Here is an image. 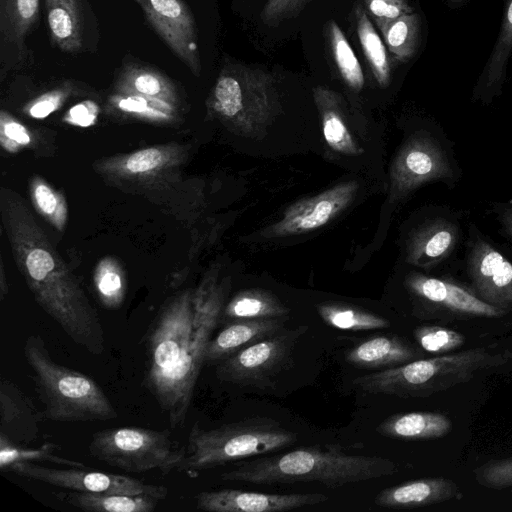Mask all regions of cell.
<instances>
[{
    "mask_svg": "<svg viewBox=\"0 0 512 512\" xmlns=\"http://www.w3.org/2000/svg\"><path fill=\"white\" fill-rule=\"evenodd\" d=\"M223 300L222 289L207 283L185 290L163 305L146 334L144 386L173 428L187 417Z\"/></svg>",
    "mask_w": 512,
    "mask_h": 512,
    "instance_id": "cell-1",
    "label": "cell"
},
{
    "mask_svg": "<svg viewBox=\"0 0 512 512\" xmlns=\"http://www.w3.org/2000/svg\"><path fill=\"white\" fill-rule=\"evenodd\" d=\"M0 212L14 261L38 305L77 345L93 355L104 353L105 332L96 309L26 202L3 187Z\"/></svg>",
    "mask_w": 512,
    "mask_h": 512,
    "instance_id": "cell-2",
    "label": "cell"
},
{
    "mask_svg": "<svg viewBox=\"0 0 512 512\" xmlns=\"http://www.w3.org/2000/svg\"><path fill=\"white\" fill-rule=\"evenodd\" d=\"M396 472L397 464L389 458L348 454L339 445L326 444L240 462L224 472L221 479L254 484L319 482L338 488Z\"/></svg>",
    "mask_w": 512,
    "mask_h": 512,
    "instance_id": "cell-3",
    "label": "cell"
},
{
    "mask_svg": "<svg viewBox=\"0 0 512 512\" xmlns=\"http://www.w3.org/2000/svg\"><path fill=\"white\" fill-rule=\"evenodd\" d=\"M507 352L475 347L429 359H416L357 377L353 383L370 394L401 398L428 397L469 382L484 370L505 364Z\"/></svg>",
    "mask_w": 512,
    "mask_h": 512,
    "instance_id": "cell-4",
    "label": "cell"
},
{
    "mask_svg": "<svg viewBox=\"0 0 512 512\" xmlns=\"http://www.w3.org/2000/svg\"><path fill=\"white\" fill-rule=\"evenodd\" d=\"M23 352L33 372L36 392L44 404L43 415L46 418L59 422H84L118 417L101 387L91 377L54 361L41 336L29 335Z\"/></svg>",
    "mask_w": 512,
    "mask_h": 512,
    "instance_id": "cell-5",
    "label": "cell"
},
{
    "mask_svg": "<svg viewBox=\"0 0 512 512\" xmlns=\"http://www.w3.org/2000/svg\"><path fill=\"white\" fill-rule=\"evenodd\" d=\"M297 439L296 432L267 416L250 417L213 429H203L195 424L188 436L186 456L180 470L215 468L285 448Z\"/></svg>",
    "mask_w": 512,
    "mask_h": 512,
    "instance_id": "cell-6",
    "label": "cell"
},
{
    "mask_svg": "<svg viewBox=\"0 0 512 512\" xmlns=\"http://www.w3.org/2000/svg\"><path fill=\"white\" fill-rule=\"evenodd\" d=\"M88 448L97 460L133 473L158 469L167 474L180 470L186 456V451L172 441L169 431L139 427L97 431Z\"/></svg>",
    "mask_w": 512,
    "mask_h": 512,
    "instance_id": "cell-7",
    "label": "cell"
},
{
    "mask_svg": "<svg viewBox=\"0 0 512 512\" xmlns=\"http://www.w3.org/2000/svg\"><path fill=\"white\" fill-rule=\"evenodd\" d=\"M209 102L221 118L248 123L268 118L278 105V96L270 73L229 62L223 66Z\"/></svg>",
    "mask_w": 512,
    "mask_h": 512,
    "instance_id": "cell-8",
    "label": "cell"
},
{
    "mask_svg": "<svg viewBox=\"0 0 512 512\" xmlns=\"http://www.w3.org/2000/svg\"><path fill=\"white\" fill-rule=\"evenodd\" d=\"M307 325L283 328L219 362L216 376L224 382L256 389L273 386L276 378L292 364V356Z\"/></svg>",
    "mask_w": 512,
    "mask_h": 512,
    "instance_id": "cell-9",
    "label": "cell"
},
{
    "mask_svg": "<svg viewBox=\"0 0 512 512\" xmlns=\"http://www.w3.org/2000/svg\"><path fill=\"white\" fill-rule=\"evenodd\" d=\"M459 177L460 169L447 138L424 130L408 139L392 172L393 187L399 195L433 181L452 185Z\"/></svg>",
    "mask_w": 512,
    "mask_h": 512,
    "instance_id": "cell-10",
    "label": "cell"
},
{
    "mask_svg": "<svg viewBox=\"0 0 512 512\" xmlns=\"http://www.w3.org/2000/svg\"><path fill=\"white\" fill-rule=\"evenodd\" d=\"M5 470L21 477L78 492L152 495L161 500L168 494L165 486L147 484L133 477L87 468L58 469L32 462H16L7 466Z\"/></svg>",
    "mask_w": 512,
    "mask_h": 512,
    "instance_id": "cell-11",
    "label": "cell"
},
{
    "mask_svg": "<svg viewBox=\"0 0 512 512\" xmlns=\"http://www.w3.org/2000/svg\"><path fill=\"white\" fill-rule=\"evenodd\" d=\"M474 294L502 309L512 308V263L471 225L466 255Z\"/></svg>",
    "mask_w": 512,
    "mask_h": 512,
    "instance_id": "cell-12",
    "label": "cell"
},
{
    "mask_svg": "<svg viewBox=\"0 0 512 512\" xmlns=\"http://www.w3.org/2000/svg\"><path fill=\"white\" fill-rule=\"evenodd\" d=\"M149 24L172 52L196 76L201 62L194 17L183 0H134Z\"/></svg>",
    "mask_w": 512,
    "mask_h": 512,
    "instance_id": "cell-13",
    "label": "cell"
},
{
    "mask_svg": "<svg viewBox=\"0 0 512 512\" xmlns=\"http://www.w3.org/2000/svg\"><path fill=\"white\" fill-rule=\"evenodd\" d=\"M322 493L271 494L238 489L203 491L195 496L198 510L206 512H280L326 502Z\"/></svg>",
    "mask_w": 512,
    "mask_h": 512,
    "instance_id": "cell-14",
    "label": "cell"
},
{
    "mask_svg": "<svg viewBox=\"0 0 512 512\" xmlns=\"http://www.w3.org/2000/svg\"><path fill=\"white\" fill-rule=\"evenodd\" d=\"M358 187L356 181L344 182L291 205L266 234L274 237L295 235L325 225L350 204Z\"/></svg>",
    "mask_w": 512,
    "mask_h": 512,
    "instance_id": "cell-15",
    "label": "cell"
},
{
    "mask_svg": "<svg viewBox=\"0 0 512 512\" xmlns=\"http://www.w3.org/2000/svg\"><path fill=\"white\" fill-rule=\"evenodd\" d=\"M461 237L457 214L447 208L434 211L412 234L408 243V259L417 266L429 268L449 258Z\"/></svg>",
    "mask_w": 512,
    "mask_h": 512,
    "instance_id": "cell-16",
    "label": "cell"
},
{
    "mask_svg": "<svg viewBox=\"0 0 512 512\" xmlns=\"http://www.w3.org/2000/svg\"><path fill=\"white\" fill-rule=\"evenodd\" d=\"M406 286L420 302L452 313L489 318L506 313L482 301L466 288L441 278L412 273L406 279Z\"/></svg>",
    "mask_w": 512,
    "mask_h": 512,
    "instance_id": "cell-17",
    "label": "cell"
},
{
    "mask_svg": "<svg viewBox=\"0 0 512 512\" xmlns=\"http://www.w3.org/2000/svg\"><path fill=\"white\" fill-rule=\"evenodd\" d=\"M43 416L33 401L12 381L0 380V435L16 444L34 442Z\"/></svg>",
    "mask_w": 512,
    "mask_h": 512,
    "instance_id": "cell-18",
    "label": "cell"
},
{
    "mask_svg": "<svg viewBox=\"0 0 512 512\" xmlns=\"http://www.w3.org/2000/svg\"><path fill=\"white\" fill-rule=\"evenodd\" d=\"M288 317L243 319L230 322L214 338L205 352V363L221 362L238 351L281 331Z\"/></svg>",
    "mask_w": 512,
    "mask_h": 512,
    "instance_id": "cell-19",
    "label": "cell"
},
{
    "mask_svg": "<svg viewBox=\"0 0 512 512\" xmlns=\"http://www.w3.org/2000/svg\"><path fill=\"white\" fill-rule=\"evenodd\" d=\"M458 485L443 477L422 478L388 487L380 491L374 502L382 508H418L461 499Z\"/></svg>",
    "mask_w": 512,
    "mask_h": 512,
    "instance_id": "cell-20",
    "label": "cell"
},
{
    "mask_svg": "<svg viewBox=\"0 0 512 512\" xmlns=\"http://www.w3.org/2000/svg\"><path fill=\"white\" fill-rule=\"evenodd\" d=\"M181 159V148L164 145L108 158L97 166L100 172L115 178L149 179L176 166Z\"/></svg>",
    "mask_w": 512,
    "mask_h": 512,
    "instance_id": "cell-21",
    "label": "cell"
},
{
    "mask_svg": "<svg viewBox=\"0 0 512 512\" xmlns=\"http://www.w3.org/2000/svg\"><path fill=\"white\" fill-rule=\"evenodd\" d=\"M422 356L418 350L398 336L381 335L369 338L351 348L346 361L360 369L384 370Z\"/></svg>",
    "mask_w": 512,
    "mask_h": 512,
    "instance_id": "cell-22",
    "label": "cell"
},
{
    "mask_svg": "<svg viewBox=\"0 0 512 512\" xmlns=\"http://www.w3.org/2000/svg\"><path fill=\"white\" fill-rule=\"evenodd\" d=\"M451 428L452 422L446 415L421 411L391 415L376 427V431L385 437L416 441L444 437Z\"/></svg>",
    "mask_w": 512,
    "mask_h": 512,
    "instance_id": "cell-23",
    "label": "cell"
},
{
    "mask_svg": "<svg viewBox=\"0 0 512 512\" xmlns=\"http://www.w3.org/2000/svg\"><path fill=\"white\" fill-rule=\"evenodd\" d=\"M118 94L156 98L177 106L175 84L161 72L140 64L125 65L115 83Z\"/></svg>",
    "mask_w": 512,
    "mask_h": 512,
    "instance_id": "cell-24",
    "label": "cell"
},
{
    "mask_svg": "<svg viewBox=\"0 0 512 512\" xmlns=\"http://www.w3.org/2000/svg\"><path fill=\"white\" fill-rule=\"evenodd\" d=\"M52 40L64 52H77L83 45V15L79 0H45Z\"/></svg>",
    "mask_w": 512,
    "mask_h": 512,
    "instance_id": "cell-25",
    "label": "cell"
},
{
    "mask_svg": "<svg viewBox=\"0 0 512 512\" xmlns=\"http://www.w3.org/2000/svg\"><path fill=\"white\" fill-rule=\"evenodd\" d=\"M314 98L321 114L323 135L327 144L339 153L361 154V147L343 120L339 95L326 87L318 86L314 88Z\"/></svg>",
    "mask_w": 512,
    "mask_h": 512,
    "instance_id": "cell-26",
    "label": "cell"
},
{
    "mask_svg": "<svg viewBox=\"0 0 512 512\" xmlns=\"http://www.w3.org/2000/svg\"><path fill=\"white\" fill-rule=\"evenodd\" d=\"M70 505L87 512H152L160 498L152 495L101 494L73 491L61 494Z\"/></svg>",
    "mask_w": 512,
    "mask_h": 512,
    "instance_id": "cell-27",
    "label": "cell"
},
{
    "mask_svg": "<svg viewBox=\"0 0 512 512\" xmlns=\"http://www.w3.org/2000/svg\"><path fill=\"white\" fill-rule=\"evenodd\" d=\"M39 15V0H0L2 43L13 47L18 56L25 50L26 35Z\"/></svg>",
    "mask_w": 512,
    "mask_h": 512,
    "instance_id": "cell-28",
    "label": "cell"
},
{
    "mask_svg": "<svg viewBox=\"0 0 512 512\" xmlns=\"http://www.w3.org/2000/svg\"><path fill=\"white\" fill-rule=\"evenodd\" d=\"M289 309L269 292L252 289L238 293L222 310L229 322L287 316Z\"/></svg>",
    "mask_w": 512,
    "mask_h": 512,
    "instance_id": "cell-29",
    "label": "cell"
},
{
    "mask_svg": "<svg viewBox=\"0 0 512 512\" xmlns=\"http://www.w3.org/2000/svg\"><path fill=\"white\" fill-rule=\"evenodd\" d=\"M316 309L327 325L341 330H375L390 326L388 319L346 303L323 302Z\"/></svg>",
    "mask_w": 512,
    "mask_h": 512,
    "instance_id": "cell-30",
    "label": "cell"
},
{
    "mask_svg": "<svg viewBox=\"0 0 512 512\" xmlns=\"http://www.w3.org/2000/svg\"><path fill=\"white\" fill-rule=\"evenodd\" d=\"M356 29L360 45L371 71L381 87H387L391 79V69L386 47L375 30L364 8H355Z\"/></svg>",
    "mask_w": 512,
    "mask_h": 512,
    "instance_id": "cell-31",
    "label": "cell"
},
{
    "mask_svg": "<svg viewBox=\"0 0 512 512\" xmlns=\"http://www.w3.org/2000/svg\"><path fill=\"white\" fill-rule=\"evenodd\" d=\"M390 53L400 61L410 59L417 50L420 21L415 13H408L389 21H376Z\"/></svg>",
    "mask_w": 512,
    "mask_h": 512,
    "instance_id": "cell-32",
    "label": "cell"
},
{
    "mask_svg": "<svg viewBox=\"0 0 512 512\" xmlns=\"http://www.w3.org/2000/svg\"><path fill=\"white\" fill-rule=\"evenodd\" d=\"M327 38L333 59L344 82L353 91H360L365 82L361 65L347 38L334 20L327 23Z\"/></svg>",
    "mask_w": 512,
    "mask_h": 512,
    "instance_id": "cell-33",
    "label": "cell"
},
{
    "mask_svg": "<svg viewBox=\"0 0 512 512\" xmlns=\"http://www.w3.org/2000/svg\"><path fill=\"white\" fill-rule=\"evenodd\" d=\"M57 449H59V446L51 442L31 448L13 443L0 435V467L2 470H5L7 466L16 462H50L69 467L87 468L84 463L56 455L54 452Z\"/></svg>",
    "mask_w": 512,
    "mask_h": 512,
    "instance_id": "cell-34",
    "label": "cell"
},
{
    "mask_svg": "<svg viewBox=\"0 0 512 512\" xmlns=\"http://www.w3.org/2000/svg\"><path fill=\"white\" fill-rule=\"evenodd\" d=\"M94 286L101 304L108 309L119 308L125 298L127 284L121 265L113 258H104L96 266Z\"/></svg>",
    "mask_w": 512,
    "mask_h": 512,
    "instance_id": "cell-35",
    "label": "cell"
},
{
    "mask_svg": "<svg viewBox=\"0 0 512 512\" xmlns=\"http://www.w3.org/2000/svg\"><path fill=\"white\" fill-rule=\"evenodd\" d=\"M110 105L124 114L154 122L172 121L177 112V106L163 100L139 95L116 93L111 97Z\"/></svg>",
    "mask_w": 512,
    "mask_h": 512,
    "instance_id": "cell-36",
    "label": "cell"
},
{
    "mask_svg": "<svg viewBox=\"0 0 512 512\" xmlns=\"http://www.w3.org/2000/svg\"><path fill=\"white\" fill-rule=\"evenodd\" d=\"M30 196L38 213L57 230L63 231L68 215L64 196L41 177L31 179Z\"/></svg>",
    "mask_w": 512,
    "mask_h": 512,
    "instance_id": "cell-37",
    "label": "cell"
},
{
    "mask_svg": "<svg viewBox=\"0 0 512 512\" xmlns=\"http://www.w3.org/2000/svg\"><path fill=\"white\" fill-rule=\"evenodd\" d=\"M512 51V0H506L502 28L491 54L486 70L485 87L495 92L505 75L506 65Z\"/></svg>",
    "mask_w": 512,
    "mask_h": 512,
    "instance_id": "cell-38",
    "label": "cell"
},
{
    "mask_svg": "<svg viewBox=\"0 0 512 512\" xmlns=\"http://www.w3.org/2000/svg\"><path fill=\"white\" fill-rule=\"evenodd\" d=\"M414 338L423 350L434 354L454 351L465 343L463 334L435 325L416 328Z\"/></svg>",
    "mask_w": 512,
    "mask_h": 512,
    "instance_id": "cell-39",
    "label": "cell"
},
{
    "mask_svg": "<svg viewBox=\"0 0 512 512\" xmlns=\"http://www.w3.org/2000/svg\"><path fill=\"white\" fill-rule=\"evenodd\" d=\"M477 483L485 488L501 490L512 487V457L491 460L474 470Z\"/></svg>",
    "mask_w": 512,
    "mask_h": 512,
    "instance_id": "cell-40",
    "label": "cell"
},
{
    "mask_svg": "<svg viewBox=\"0 0 512 512\" xmlns=\"http://www.w3.org/2000/svg\"><path fill=\"white\" fill-rule=\"evenodd\" d=\"M32 139L29 131L10 114L1 111L0 114V142L8 152H16L21 146H27Z\"/></svg>",
    "mask_w": 512,
    "mask_h": 512,
    "instance_id": "cell-41",
    "label": "cell"
},
{
    "mask_svg": "<svg viewBox=\"0 0 512 512\" xmlns=\"http://www.w3.org/2000/svg\"><path fill=\"white\" fill-rule=\"evenodd\" d=\"M311 0H267L261 20L268 26H277L282 21L296 17Z\"/></svg>",
    "mask_w": 512,
    "mask_h": 512,
    "instance_id": "cell-42",
    "label": "cell"
},
{
    "mask_svg": "<svg viewBox=\"0 0 512 512\" xmlns=\"http://www.w3.org/2000/svg\"><path fill=\"white\" fill-rule=\"evenodd\" d=\"M365 8L374 21H389L412 13L413 9L406 0H364Z\"/></svg>",
    "mask_w": 512,
    "mask_h": 512,
    "instance_id": "cell-43",
    "label": "cell"
},
{
    "mask_svg": "<svg viewBox=\"0 0 512 512\" xmlns=\"http://www.w3.org/2000/svg\"><path fill=\"white\" fill-rule=\"evenodd\" d=\"M68 95L67 89H58L47 92L34 100L27 108L33 118L42 119L57 110Z\"/></svg>",
    "mask_w": 512,
    "mask_h": 512,
    "instance_id": "cell-44",
    "label": "cell"
},
{
    "mask_svg": "<svg viewBox=\"0 0 512 512\" xmlns=\"http://www.w3.org/2000/svg\"><path fill=\"white\" fill-rule=\"evenodd\" d=\"M98 113L97 105L92 101H84L73 106L65 116V121L81 127L93 125Z\"/></svg>",
    "mask_w": 512,
    "mask_h": 512,
    "instance_id": "cell-45",
    "label": "cell"
},
{
    "mask_svg": "<svg viewBox=\"0 0 512 512\" xmlns=\"http://www.w3.org/2000/svg\"><path fill=\"white\" fill-rule=\"evenodd\" d=\"M498 214L500 222L512 238V205L500 206Z\"/></svg>",
    "mask_w": 512,
    "mask_h": 512,
    "instance_id": "cell-46",
    "label": "cell"
},
{
    "mask_svg": "<svg viewBox=\"0 0 512 512\" xmlns=\"http://www.w3.org/2000/svg\"><path fill=\"white\" fill-rule=\"evenodd\" d=\"M3 264L1 263V273H0V298L1 300L4 299L5 295L7 294L8 292V286L6 284V281H5V274H4V269H3Z\"/></svg>",
    "mask_w": 512,
    "mask_h": 512,
    "instance_id": "cell-47",
    "label": "cell"
},
{
    "mask_svg": "<svg viewBox=\"0 0 512 512\" xmlns=\"http://www.w3.org/2000/svg\"><path fill=\"white\" fill-rule=\"evenodd\" d=\"M451 1H453V2H458V1H460V0H451Z\"/></svg>",
    "mask_w": 512,
    "mask_h": 512,
    "instance_id": "cell-48",
    "label": "cell"
}]
</instances>
